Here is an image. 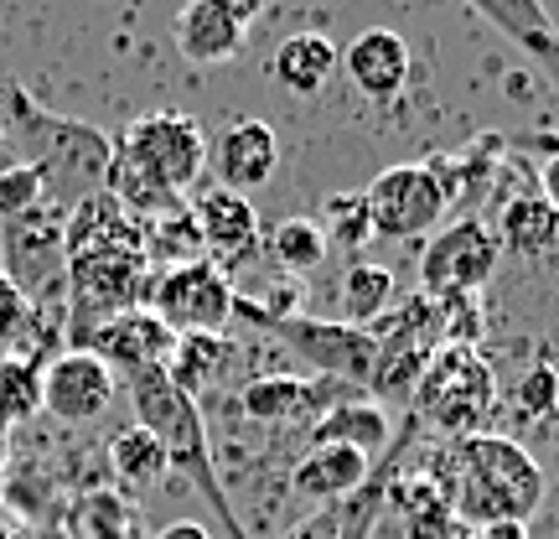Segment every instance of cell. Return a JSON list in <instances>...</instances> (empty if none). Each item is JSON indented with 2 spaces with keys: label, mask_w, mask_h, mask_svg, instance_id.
<instances>
[{
  "label": "cell",
  "mask_w": 559,
  "mask_h": 539,
  "mask_svg": "<svg viewBox=\"0 0 559 539\" xmlns=\"http://www.w3.org/2000/svg\"><path fill=\"white\" fill-rule=\"evenodd\" d=\"M0 115H5L11 136H16L21 161L37 166L41 181H47V202H58L62 213H68L83 198L104 192V181H109V151H115L109 136H99L94 125H83V120L47 115L21 83H5V79H0Z\"/></svg>",
  "instance_id": "6da1fadb"
},
{
  "label": "cell",
  "mask_w": 559,
  "mask_h": 539,
  "mask_svg": "<svg viewBox=\"0 0 559 539\" xmlns=\"http://www.w3.org/2000/svg\"><path fill=\"white\" fill-rule=\"evenodd\" d=\"M451 514L461 524H523L544 503L539 461L508 436H461L456 446V482H451Z\"/></svg>",
  "instance_id": "7a4b0ae2"
},
{
  "label": "cell",
  "mask_w": 559,
  "mask_h": 539,
  "mask_svg": "<svg viewBox=\"0 0 559 539\" xmlns=\"http://www.w3.org/2000/svg\"><path fill=\"white\" fill-rule=\"evenodd\" d=\"M130 384V410H135V425H145L151 436L166 446V461L171 472L198 488V499L213 508L223 519V535L228 539H249L243 524L234 519V508L223 499V482H218V467H213V441H207V420H202V405H192L181 395L166 368H145L135 374Z\"/></svg>",
  "instance_id": "3957f363"
},
{
  "label": "cell",
  "mask_w": 559,
  "mask_h": 539,
  "mask_svg": "<svg viewBox=\"0 0 559 539\" xmlns=\"http://www.w3.org/2000/svg\"><path fill=\"white\" fill-rule=\"evenodd\" d=\"M62 213L58 202H41L21 219L0 223V249H5V276L16 280L32 312H52L68 321V249H62Z\"/></svg>",
  "instance_id": "277c9868"
},
{
  "label": "cell",
  "mask_w": 559,
  "mask_h": 539,
  "mask_svg": "<svg viewBox=\"0 0 559 539\" xmlns=\"http://www.w3.org/2000/svg\"><path fill=\"white\" fill-rule=\"evenodd\" d=\"M492 400H498V384H492L487 359L477 348H456V342H440L415 384V410L445 436H477Z\"/></svg>",
  "instance_id": "5b68a950"
},
{
  "label": "cell",
  "mask_w": 559,
  "mask_h": 539,
  "mask_svg": "<svg viewBox=\"0 0 559 539\" xmlns=\"http://www.w3.org/2000/svg\"><path fill=\"white\" fill-rule=\"evenodd\" d=\"M115 156H124L140 177H151L160 192L181 198L207 166V136L192 115L160 109V115H140L124 125V136L115 140Z\"/></svg>",
  "instance_id": "8992f818"
},
{
  "label": "cell",
  "mask_w": 559,
  "mask_h": 539,
  "mask_svg": "<svg viewBox=\"0 0 559 539\" xmlns=\"http://www.w3.org/2000/svg\"><path fill=\"white\" fill-rule=\"evenodd\" d=\"M234 301H239L234 280L223 276L218 265L198 260V265H177V270H156L145 312L160 327H171L177 338H187V332H228Z\"/></svg>",
  "instance_id": "52a82bcc"
},
{
  "label": "cell",
  "mask_w": 559,
  "mask_h": 539,
  "mask_svg": "<svg viewBox=\"0 0 559 539\" xmlns=\"http://www.w3.org/2000/svg\"><path fill=\"white\" fill-rule=\"evenodd\" d=\"M306 368H317V379H337L347 389H368L373 384V363H379V342L362 327L347 321H321V317H280L264 321Z\"/></svg>",
  "instance_id": "ba28073f"
},
{
  "label": "cell",
  "mask_w": 559,
  "mask_h": 539,
  "mask_svg": "<svg viewBox=\"0 0 559 539\" xmlns=\"http://www.w3.org/2000/svg\"><path fill=\"white\" fill-rule=\"evenodd\" d=\"M498 234L481 219H461L451 229H440L436 239L419 255V296H477L487 280L498 276Z\"/></svg>",
  "instance_id": "9c48e42d"
},
{
  "label": "cell",
  "mask_w": 559,
  "mask_h": 539,
  "mask_svg": "<svg viewBox=\"0 0 559 539\" xmlns=\"http://www.w3.org/2000/svg\"><path fill=\"white\" fill-rule=\"evenodd\" d=\"M368 219H373V239H425L445 213V192H440L436 172L425 161H400L383 166L368 181Z\"/></svg>",
  "instance_id": "30bf717a"
},
{
  "label": "cell",
  "mask_w": 559,
  "mask_h": 539,
  "mask_svg": "<svg viewBox=\"0 0 559 539\" xmlns=\"http://www.w3.org/2000/svg\"><path fill=\"white\" fill-rule=\"evenodd\" d=\"M73 348L94 353V359L115 374V379H135L145 368H166L171 348H177V332L160 327L145 306L140 312H120V317H104L99 327H88L73 338Z\"/></svg>",
  "instance_id": "8fae6325"
},
{
  "label": "cell",
  "mask_w": 559,
  "mask_h": 539,
  "mask_svg": "<svg viewBox=\"0 0 559 539\" xmlns=\"http://www.w3.org/2000/svg\"><path fill=\"white\" fill-rule=\"evenodd\" d=\"M115 395H120V379L83 348H68L41 363V415L62 420V425L99 420L115 405Z\"/></svg>",
  "instance_id": "7c38bea8"
},
{
  "label": "cell",
  "mask_w": 559,
  "mask_h": 539,
  "mask_svg": "<svg viewBox=\"0 0 559 539\" xmlns=\"http://www.w3.org/2000/svg\"><path fill=\"white\" fill-rule=\"evenodd\" d=\"M192 219H198L207 265H218L228 280L239 276L249 260H260L264 234H260V213H254L249 198L228 192V187H207V192L192 202Z\"/></svg>",
  "instance_id": "4fadbf2b"
},
{
  "label": "cell",
  "mask_w": 559,
  "mask_h": 539,
  "mask_svg": "<svg viewBox=\"0 0 559 539\" xmlns=\"http://www.w3.org/2000/svg\"><path fill=\"white\" fill-rule=\"evenodd\" d=\"M353 389L337 379H317V374H280V379H254L239 395V410L264 425H317L326 410H337Z\"/></svg>",
  "instance_id": "5bb4252c"
},
{
  "label": "cell",
  "mask_w": 559,
  "mask_h": 539,
  "mask_svg": "<svg viewBox=\"0 0 559 539\" xmlns=\"http://www.w3.org/2000/svg\"><path fill=\"white\" fill-rule=\"evenodd\" d=\"M342 68H347V79L362 99L394 104L409 83V42L389 26H368L342 47Z\"/></svg>",
  "instance_id": "9a60e30c"
},
{
  "label": "cell",
  "mask_w": 559,
  "mask_h": 539,
  "mask_svg": "<svg viewBox=\"0 0 559 539\" xmlns=\"http://www.w3.org/2000/svg\"><path fill=\"white\" fill-rule=\"evenodd\" d=\"M498 37H508L523 58H534L549 73V83H559V26L549 16L544 0H466Z\"/></svg>",
  "instance_id": "2e32d148"
},
{
  "label": "cell",
  "mask_w": 559,
  "mask_h": 539,
  "mask_svg": "<svg viewBox=\"0 0 559 539\" xmlns=\"http://www.w3.org/2000/svg\"><path fill=\"white\" fill-rule=\"evenodd\" d=\"M207 156L218 161V187L249 198V192H260L264 181L275 177L280 140H275V130H270L264 120H239V125H228V130H223L218 151H207Z\"/></svg>",
  "instance_id": "e0dca14e"
},
{
  "label": "cell",
  "mask_w": 559,
  "mask_h": 539,
  "mask_svg": "<svg viewBox=\"0 0 559 539\" xmlns=\"http://www.w3.org/2000/svg\"><path fill=\"white\" fill-rule=\"evenodd\" d=\"M368 478H373V461L362 457V452H347V446H311V452L296 461L290 488H296V499L326 508V503H347Z\"/></svg>",
  "instance_id": "ac0fdd59"
},
{
  "label": "cell",
  "mask_w": 559,
  "mask_h": 539,
  "mask_svg": "<svg viewBox=\"0 0 559 539\" xmlns=\"http://www.w3.org/2000/svg\"><path fill=\"white\" fill-rule=\"evenodd\" d=\"M243 37H249V26H239L234 16H223L218 5H207V0H187L177 11V52L187 62H198V68L239 58Z\"/></svg>",
  "instance_id": "d6986e66"
},
{
  "label": "cell",
  "mask_w": 559,
  "mask_h": 539,
  "mask_svg": "<svg viewBox=\"0 0 559 539\" xmlns=\"http://www.w3.org/2000/svg\"><path fill=\"white\" fill-rule=\"evenodd\" d=\"M389 436H394V420H389V405L379 400H342L337 410H326L306 431L311 446H347V452H362L368 461L389 446Z\"/></svg>",
  "instance_id": "ffe728a7"
},
{
  "label": "cell",
  "mask_w": 559,
  "mask_h": 539,
  "mask_svg": "<svg viewBox=\"0 0 559 539\" xmlns=\"http://www.w3.org/2000/svg\"><path fill=\"white\" fill-rule=\"evenodd\" d=\"M337 68H342V47L332 37H321V32H296V37H285L275 47V58H270L275 83L290 89V94H300V99L321 94Z\"/></svg>",
  "instance_id": "44dd1931"
},
{
  "label": "cell",
  "mask_w": 559,
  "mask_h": 539,
  "mask_svg": "<svg viewBox=\"0 0 559 539\" xmlns=\"http://www.w3.org/2000/svg\"><path fill=\"white\" fill-rule=\"evenodd\" d=\"M234 359H239V348L228 342V332H187V338H177V348H171L166 374H171V384H177L187 400L198 405L213 384H223V374L234 368Z\"/></svg>",
  "instance_id": "7402d4cb"
},
{
  "label": "cell",
  "mask_w": 559,
  "mask_h": 539,
  "mask_svg": "<svg viewBox=\"0 0 559 539\" xmlns=\"http://www.w3.org/2000/svg\"><path fill=\"white\" fill-rule=\"evenodd\" d=\"M135 223H140V255H145L151 270H177V265L207 260L202 234H198V219H192V208H187V202L166 208V213H151V219H135Z\"/></svg>",
  "instance_id": "603a6c76"
},
{
  "label": "cell",
  "mask_w": 559,
  "mask_h": 539,
  "mask_svg": "<svg viewBox=\"0 0 559 539\" xmlns=\"http://www.w3.org/2000/svg\"><path fill=\"white\" fill-rule=\"evenodd\" d=\"M394 301H400V280H394V270H389V265L358 260L337 285V321L368 332L373 321L389 317V306H394Z\"/></svg>",
  "instance_id": "cb8c5ba5"
},
{
  "label": "cell",
  "mask_w": 559,
  "mask_h": 539,
  "mask_svg": "<svg viewBox=\"0 0 559 539\" xmlns=\"http://www.w3.org/2000/svg\"><path fill=\"white\" fill-rule=\"evenodd\" d=\"M498 249L523 255V260H539L559 244V213L544 198H513L498 219Z\"/></svg>",
  "instance_id": "d4e9b609"
},
{
  "label": "cell",
  "mask_w": 559,
  "mask_h": 539,
  "mask_svg": "<svg viewBox=\"0 0 559 539\" xmlns=\"http://www.w3.org/2000/svg\"><path fill=\"white\" fill-rule=\"evenodd\" d=\"M264 249H270V260L285 270V276H311V270H321V260H326V229H321L317 219H280L275 229H270V239H264Z\"/></svg>",
  "instance_id": "484cf974"
},
{
  "label": "cell",
  "mask_w": 559,
  "mask_h": 539,
  "mask_svg": "<svg viewBox=\"0 0 559 539\" xmlns=\"http://www.w3.org/2000/svg\"><path fill=\"white\" fill-rule=\"evenodd\" d=\"M41 415V363L0 353V431Z\"/></svg>",
  "instance_id": "4316f807"
},
{
  "label": "cell",
  "mask_w": 559,
  "mask_h": 539,
  "mask_svg": "<svg viewBox=\"0 0 559 539\" xmlns=\"http://www.w3.org/2000/svg\"><path fill=\"white\" fill-rule=\"evenodd\" d=\"M109 461H115V472L124 482H135V488H151L171 472V461H166V446H160L145 425H130L120 436L109 441Z\"/></svg>",
  "instance_id": "83f0119b"
},
{
  "label": "cell",
  "mask_w": 559,
  "mask_h": 539,
  "mask_svg": "<svg viewBox=\"0 0 559 539\" xmlns=\"http://www.w3.org/2000/svg\"><path fill=\"white\" fill-rule=\"evenodd\" d=\"M321 229H326V244L368 249L373 244V219H368L362 192H332V198L321 202Z\"/></svg>",
  "instance_id": "f1b7e54d"
},
{
  "label": "cell",
  "mask_w": 559,
  "mask_h": 539,
  "mask_svg": "<svg viewBox=\"0 0 559 539\" xmlns=\"http://www.w3.org/2000/svg\"><path fill=\"white\" fill-rule=\"evenodd\" d=\"M41 202H47V181H41L37 166L16 161V166L0 172V223L32 213V208H41Z\"/></svg>",
  "instance_id": "f546056e"
},
{
  "label": "cell",
  "mask_w": 559,
  "mask_h": 539,
  "mask_svg": "<svg viewBox=\"0 0 559 539\" xmlns=\"http://www.w3.org/2000/svg\"><path fill=\"white\" fill-rule=\"evenodd\" d=\"M21 321H26V296L16 291V280L0 270V353H11V342H16Z\"/></svg>",
  "instance_id": "4dcf8cb0"
},
{
  "label": "cell",
  "mask_w": 559,
  "mask_h": 539,
  "mask_svg": "<svg viewBox=\"0 0 559 539\" xmlns=\"http://www.w3.org/2000/svg\"><path fill=\"white\" fill-rule=\"evenodd\" d=\"M519 400H523V410H528V415H544V410H555V405H559V384H555V368H534V374L523 379Z\"/></svg>",
  "instance_id": "1f68e13d"
},
{
  "label": "cell",
  "mask_w": 559,
  "mask_h": 539,
  "mask_svg": "<svg viewBox=\"0 0 559 539\" xmlns=\"http://www.w3.org/2000/svg\"><path fill=\"white\" fill-rule=\"evenodd\" d=\"M207 5H218L223 16H234L239 26H254V21L264 16V5H270V0H207Z\"/></svg>",
  "instance_id": "d6a6232c"
},
{
  "label": "cell",
  "mask_w": 559,
  "mask_h": 539,
  "mask_svg": "<svg viewBox=\"0 0 559 539\" xmlns=\"http://www.w3.org/2000/svg\"><path fill=\"white\" fill-rule=\"evenodd\" d=\"M539 187H544L539 198L559 213V151H555V156H544V161H539Z\"/></svg>",
  "instance_id": "836d02e7"
},
{
  "label": "cell",
  "mask_w": 559,
  "mask_h": 539,
  "mask_svg": "<svg viewBox=\"0 0 559 539\" xmlns=\"http://www.w3.org/2000/svg\"><path fill=\"white\" fill-rule=\"evenodd\" d=\"M156 539H213V535H207L202 524H192V519H177V524H166Z\"/></svg>",
  "instance_id": "e575fe53"
},
{
  "label": "cell",
  "mask_w": 559,
  "mask_h": 539,
  "mask_svg": "<svg viewBox=\"0 0 559 539\" xmlns=\"http://www.w3.org/2000/svg\"><path fill=\"white\" fill-rule=\"evenodd\" d=\"M472 539H523V524H492V529H477Z\"/></svg>",
  "instance_id": "d590c367"
}]
</instances>
